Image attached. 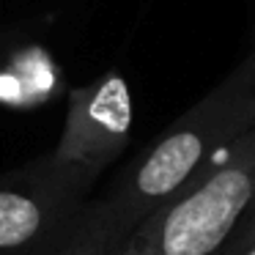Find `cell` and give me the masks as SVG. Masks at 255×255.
<instances>
[{
  "instance_id": "7a4b0ae2",
  "label": "cell",
  "mask_w": 255,
  "mask_h": 255,
  "mask_svg": "<svg viewBox=\"0 0 255 255\" xmlns=\"http://www.w3.org/2000/svg\"><path fill=\"white\" fill-rule=\"evenodd\" d=\"M255 198V129L176 200L148 214L113 255H222Z\"/></svg>"
},
{
  "instance_id": "ba28073f",
  "label": "cell",
  "mask_w": 255,
  "mask_h": 255,
  "mask_svg": "<svg viewBox=\"0 0 255 255\" xmlns=\"http://www.w3.org/2000/svg\"><path fill=\"white\" fill-rule=\"evenodd\" d=\"M233 255H255V242H250L247 247H242L239 253H233Z\"/></svg>"
},
{
  "instance_id": "6da1fadb",
  "label": "cell",
  "mask_w": 255,
  "mask_h": 255,
  "mask_svg": "<svg viewBox=\"0 0 255 255\" xmlns=\"http://www.w3.org/2000/svg\"><path fill=\"white\" fill-rule=\"evenodd\" d=\"M250 129H255V50L140 151L102 195L121 242L148 214L203 178Z\"/></svg>"
},
{
  "instance_id": "5b68a950",
  "label": "cell",
  "mask_w": 255,
  "mask_h": 255,
  "mask_svg": "<svg viewBox=\"0 0 255 255\" xmlns=\"http://www.w3.org/2000/svg\"><path fill=\"white\" fill-rule=\"evenodd\" d=\"M63 91V69L50 47L19 30H0V107L36 110Z\"/></svg>"
},
{
  "instance_id": "277c9868",
  "label": "cell",
  "mask_w": 255,
  "mask_h": 255,
  "mask_svg": "<svg viewBox=\"0 0 255 255\" xmlns=\"http://www.w3.org/2000/svg\"><path fill=\"white\" fill-rule=\"evenodd\" d=\"M132 124L134 105L129 83L118 69H107L91 83L66 91L63 132L52 154L102 176L127 151Z\"/></svg>"
},
{
  "instance_id": "3957f363",
  "label": "cell",
  "mask_w": 255,
  "mask_h": 255,
  "mask_svg": "<svg viewBox=\"0 0 255 255\" xmlns=\"http://www.w3.org/2000/svg\"><path fill=\"white\" fill-rule=\"evenodd\" d=\"M99 176L44 154L0 173V255H33L91 200Z\"/></svg>"
},
{
  "instance_id": "8992f818",
  "label": "cell",
  "mask_w": 255,
  "mask_h": 255,
  "mask_svg": "<svg viewBox=\"0 0 255 255\" xmlns=\"http://www.w3.org/2000/svg\"><path fill=\"white\" fill-rule=\"evenodd\" d=\"M121 244V231L105 198L88 200L66 228L55 233L33 255H113Z\"/></svg>"
},
{
  "instance_id": "52a82bcc",
  "label": "cell",
  "mask_w": 255,
  "mask_h": 255,
  "mask_svg": "<svg viewBox=\"0 0 255 255\" xmlns=\"http://www.w3.org/2000/svg\"><path fill=\"white\" fill-rule=\"evenodd\" d=\"M250 242H255V198H253V203L247 206V211H244V217H242V222H239L236 233L231 236V242H228V247H225V253H222V255L239 253V250L247 247Z\"/></svg>"
}]
</instances>
